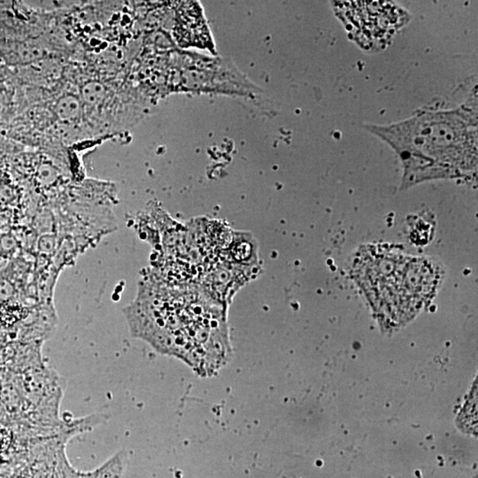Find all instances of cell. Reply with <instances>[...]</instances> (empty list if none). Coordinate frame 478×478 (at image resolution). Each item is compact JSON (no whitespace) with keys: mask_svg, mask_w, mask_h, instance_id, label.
I'll return each instance as SVG.
<instances>
[{"mask_svg":"<svg viewBox=\"0 0 478 478\" xmlns=\"http://www.w3.org/2000/svg\"><path fill=\"white\" fill-rule=\"evenodd\" d=\"M56 114L63 121H76L81 114L79 100L71 95L60 99L56 105Z\"/></svg>","mask_w":478,"mask_h":478,"instance_id":"cell-5","label":"cell"},{"mask_svg":"<svg viewBox=\"0 0 478 478\" xmlns=\"http://www.w3.org/2000/svg\"><path fill=\"white\" fill-rule=\"evenodd\" d=\"M106 97V90L104 86L98 83H88L83 89V98L87 104L92 106H99L104 102Z\"/></svg>","mask_w":478,"mask_h":478,"instance_id":"cell-6","label":"cell"},{"mask_svg":"<svg viewBox=\"0 0 478 478\" xmlns=\"http://www.w3.org/2000/svg\"><path fill=\"white\" fill-rule=\"evenodd\" d=\"M365 129L399 155L400 190L442 179H461L477 170V93L459 108L424 110L390 125Z\"/></svg>","mask_w":478,"mask_h":478,"instance_id":"cell-1","label":"cell"},{"mask_svg":"<svg viewBox=\"0 0 478 478\" xmlns=\"http://www.w3.org/2000/svg\"><path fill=\"white\" fill-rule=\"evenodd\" d=\"M354 274L377 315L387 324L398 326L431 302L443 280L444 270L431 258L370 247L361 250L354 261Z\"/></svg>","mask_w":478,"mask_h":478,"instance_id":"cell-3","label":"cell"},{"mask_svg":"<svg viewBox=\"0 0 478 478\" xmlns=\"http://www.w3.org/2000/svg\"><path fill=\"white\" fill-rule=\"evenodd\" d=\"M12 432L8 428L0 426V454L4 453L12 443Z\"/></svg>","mask_w":478,"mask_h":478,"instance_id":"cell-7","label":"cell"},{"mask_svg":"<svg viewBox=\"0 0 478 478\" xmlns=\"http://www.w3.org/2000/svg\"><path fill=\"white\" fill-rule=\"evenodd\" d=\"M332 4L349 38L367 51L384 50L396 32L411 20L409 13L393 2L338 1Z\"/></svg>","mask_w":478,"mask_h":478,"instance_id":"cell-4","label":"cell"},{"mask_svg":"<svg viewBox=\"0 0 478 478\" xmlns=\"http://www.w3.org/2000/svg\"><path fill=\"white\" fill-rule=\"evenodd\" d=\"M187 297L170 309L135 305L132 328L160 353L180 358L200 376H212L231 355L224 305L201 294Z\"/></svg>","mask_w":478,"mask_h":478,"instance_id":"cell-2","label":"cell"}]
</instances>
